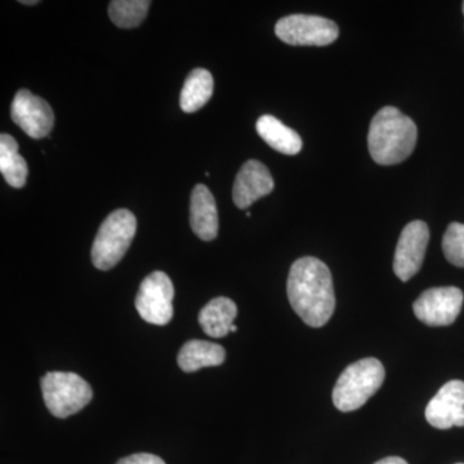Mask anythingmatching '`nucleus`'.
<instances>
[{
    "instance_id": "1",
    "label": "nucleus",
    "mask_w": 464,
    "mask_h": 464,
    "mask_svg": "<svg viewBox=\"0 0 464 464\" xmlns=\"http://www.w3.org/2000/svg\"><path fill=\"white\" fill-rule=\"evenodd\" d=\"M290 306L311 328H322L335 308L334 286L328 266L315 257L299 258L289 271Z\"/></svg>"
},
{
    "instance_id": "2",
    "label": "nucleus",
    "mask_w": 464,
    "mask_h": 464,
    "mask_svg": "<svg viewBox=\"0 0 464 464\" xmlns=\"http://www.w3.org/2000/svg\"><path fill=\"white\" fill-rule=\"evenodd\" d=\"M417 125L393 106H386L374 115L368 133L372 158L381 166H393L411 157L417 145Z\"/></svg>"
},
{
    "instance_id": "3",
    "label": "nucleus",
    "mask_w": 464,
    "mask_h": 464,
    "mask_svg": "<svg viewBox=\"0 0 464 464\" xmlns=\"http://www.w3.org/2000/svg\"><path fill=\"white\" fill-rule=\"evenodd\" d=\"M384 377V366L374 357L348 365L333 390V404L343 413L357 411L378 392Z\"/></svg>"
},
{
    "instance_id": "4",
    "label": "nucleus",
    "mask_w": 464,
    "mask_h": 464,
    "mask_svg": "<svg viewBox=\"0 0 464 464\" xmlns=\"http://www.w3.org/2000/svg\"><path fill=\"white\" fill-rule=\"evenodd\" d=\"M137 230V219L128 209L114 210L102 222L93 246L92 262L99 270L108 271L119 264L130 249Z\"/></svg>"
},
{
    "instance_id": "5",
    "label": "nucleus",
    "mask_w": 464,
    "mask_h": 464,
    "mask_svg": "<svg viewBox=\"0 0 464 464\" xmlns=\"http://www.w3.org/2000/svg\"><path fill=\"white\" fill-rule=\"evenodd\" d=\"M41 386L45 406L61 420L79 413L93 398L88 382L70 372H50L42 378Z\"/></svg>"
},
{
    "instance_id": "6",
    "label": "nucleus",
    "mask_w": 464,
    "mask_h": 464,
    "mask_svg": "<svg viewBox=\"0 0 464 464\" xmlns=\"http://www.w3.org/2000/svg\"><path fill=\"white\" fill-rule=\"evenodd\" d=\"M275 33L286 44L324 47L337 41L340 29L337 24L325 17L290 14L277 21Z\"/></svg>"
},
{
    "instance_id": "7",
    "label": "nucleus",
    "mask_w": 464,
    "mask_h": 464,
    "mask_svg": "<svg viewBox=\"0 0 464 464\" xmlns=\"http://www.w3.org/2000/svg\"><path fill=\"white\" fill-rule=\"evenodd\" d=\"M174 288L167 274L155 271L146 276L140 285L136 308L145 322L167 325L173 317Z\"/></svg>"
},
{
    "instance_id": "8",
    "label": "nucleus",
    "mask_w": 464,
    "mask_h": 464,
    "mask_svg": "<svg viewBox=\"0 0 464 464\" xmlns=\"http://www.w3.org/2000/svg\"><path fill=\"white\" fill-rule=\"evenodd\" d=\"M463 301V292L456 286L431 288L414 302V315L426 325L448 326L459 316Z\"/></svg>"
},
{
    "instance_id": "9",
    "label": "nucleus",
    "mask_w": 464,
    "mask_h": 464,
    "mask_svg": "<svg viewBox=\"0 0 464 464\" xmlns=\"http://www.w3.org/2000/svg\"><path fill=\"white\" fill-rule=\"evenodd\" d=\"M430 241L426 222L413 221L405 226L396 246L393 271L401 282H409L420 273Z\"/></svg>"
},
{
    "instance_id": "10",
    "label": "nucleus",
    "mask_w": 464,
    "mask_h": 464,
    "mask_svg": "<svg viewBox=\"0 0 464 464\" xmlns=\"http://www.w3.org/2000/svg\"><path fill=\"white\" fill-rule=\"evenodd\" d=\"M12 121L34 140L51 133L54 114L50 103L27 90L18 91L11 108Z\"/></svg>"
},
{
    "instance_id": "11",
    "label": "nucleus",
    "mask_w": 464,
    "mask_h": 464,
    "mask_svg": "<svg viewBox=\"0 0 464 464\" xmlns=\"http://www.w3.org/2000/svg\"><path fill=\"white\" fill-rule=\"evenodd\" d=\"M427 422L438 430L464 427V382L450 381L439 390L426 408Z\"/></svg>"
},
{
    "instance_id": "12",
    "label": "nucleus",
    "mask_w": 464,
    "mask_h": 464,
    "mask_svg": "<svg viewBox=\"0 0 464 464\" xmlns=\"http://www.w3.org/2000/svg\"><path fill=\"white\" fill-rule=\"evenodd\" d=\"M274 188L275 181L268 168L252 159L240 168L235 179L232 199L239 209H246L255 201L271 194Z\"/></svg>"
},
{
    "instance_id": "13",
    "label": "nucleus",
    "mask_w": 464,
    "mask_h": 464,
    "mask_svg": "<svg viewBox=\"0 0 464 464\" xmlns=\"http://www.w3.org/2000/svg\"><path fill=\"white\" fill-rule=\"evenodd\" d=\"M190 224L192 231L204 241L215 240L218 235V212L215 197L206 185L195 186L191 194Z\"/></svg>"
},
{
    "instance_id": "14",
    "label": "nucleus",
    "mask_w": 464,
    "mask_h": 464,
    "mask_svg": "<svg viewBox=\"0 0 464 464\" xmlns=\"http://www.w3.org/2000/svg\"><path fill=\"white\" fill-rule=\"evenodd\" d=\"M225 348L212 342L192 340L183 344L179 353V365L186 373H194L207 366L224 364Z\"/></svg>"
},
{
    "instance_id": "15",
    "label": "nucleus",
    "mask_w": 464,
    "mask_h": 464,
    "mask_svg": "<svg viewBox=\"0 0 464 464\" xmlns=\"http://www.w3.org/2000/svg\"><path fill=\"white\" fill-rule=\"evenodd\" d=\"M237 315V307L232 299L217 297L212 299L199 314V323L204 333L213 338H222L230 333Z\"/></svg>"
},
{
    "instance_id": "16",
    "label": "nucleus",
    "mask_w": 464,
    "mask_h": 464,
    "mask_svg": "<svg viewBox=\"0 0 464 464\" xmlns=\"http://www.w3.org/2000/svg\"><path fill=\"white\" fill-rule=\"evenodd\" d=\"M256 128L259 137L282 154L295 155L302 150L301 136L273 115L261 116Z\"/></svg>"
},
{
    "instance_id": "17",
    "label": "nucleus",
    "mask_w": 464,
    "mask_h": 464,
    "mask_svg": "<svg viewBox=\"0 0 464 464\" xmlns=\"http://www.w3.org/2000/svg\"><path fill=\"white\" fill-rule=\"evenodd\" d=\"M215 82L206 69L192 70L183 84L179 105L185 112H195L207 105L212 99Z\"/></svg>"
},
{
    "instance_id": "18",
    "label": "nucleus",
    "mask_w": 464,
    "mask_h": 464,
    "mask_svg": "<svg viewBox=\"0 0 464 464\" xmlns=\"http://www.w3.org/2000/svg\"><path fill=\"white\" fill-rule=\"evenodd\" d=\"M0 172L9 186L21 188L25 186L27 164L25 159L18 154V143L7 133L0 136Z\"/></svg>"
},
{
    "instance_id": "19",
    "label": "nucleus",
    "mask_w": 464,
    "mask_h": 464,
    "mask_svg": "<svg viewBox=\"0 0 464 464\" xmlns=\"http://www.w3.org/2000/svg\"><path fill=\"white\" fill-rule=\"evenodd\" d=\"M150 5L148 0H112L109 5L110 18L121 29H133L148 16Z\"/></svg>"
},
{
    "instance_id": "20",
    "label": "nucleus",
    "mask_w": 464,
    "mask_h": 464,
    "mask_svg": "<svg viewBox=\"0 0 464 464\" xmlns=\"http://www.w3.org/2000/svg\"><path fill=\"white\" fill-rule=\"evenodd\" d=\"M442 252L451 265L464 267V225L453 222L442 237Z\"/></svg>"
},
{
    "instance_id": "21",
    "label": "nucleus",
    "mask_w": 464,
    "mask_h": 464,
    "mask_svg": "<svg viewBox=\"0 0 464 464\" xmlns=\"http://www.w3.org/2000/svg\"><path fill=\"white\" fill-rule=\"evenodd\" d=\"M116 464H166L161 458L150 453H137L133 456L123 458Z\"/></svg>"
},
{
    "instance_id": "22",
    "label": "nucleus",
    "mask_w": 464,
    "mask_h": 464,
    "mask_svg": "<svg viewBox=\"0 0 464 464\" xmlns=\"http://www.w3.org/2000/svg\"><path fill=\"white\" fill-rule=\"evenodd\" d=\"M374 464H409L406 460L402 459V458L399 457H389L384 458V459L378 460L377 463Z\"/></svg>"
},
{
    "instance_id": "23",
    "label": "nucleus",
    "mask_w": 464,
    "mask_h": 464,
    "mask_svg": "<svg viewBox=\"0 0 464 464\" xmlns=\"http://www.w3.org/2000/svg\"><path fill=\"white\" fill-rule=\"evenodd\" d=\"M20 3H23V5H38V0H21Z\"/></svg>"
},
{
    "instance_id": "24",
    "label": "nucleus",
    "mask_w": 464,
    "mask_h": 464,
    "mask_svg": "<svg viewBox=\"0 0 464 464\" xmlns=\"http://www.w3.org/2000/svg\"><path fill=\"white\" fill-rule=\"evenodd\" d=\"M235 332H237V325H232L231 329H230V333H235Z\"/></svg>"
},
{
    "instance_id": "25",
    "label": "nucleus",
    "mask_w": 464,
    "mask_h": 464,
    "mask_svg": "<svg viewBox=\"0 0 464 464\" xmlns=\"http://www.w3.org/2000/svg\"><path fill=\"white\" fill-rule=\"evenodd\" d=\"M462 9H463V14H464V2H463V5H462Z\"/></svg>"
},
{
    "instance_id": "26",
    "label": "nucleus",
    "mask_w": 464,
    "mask_h": 464,
    "mask_svg": "<svg viewBox=\"0 0 464 464\" xmlns=\"http://www.w3.org/2000/svg\"><path fill=\"white\" fill-rule=\"evenodd\" d=\"M458 464H463V463H458Z\"/></svg>"
}]
</instances>
